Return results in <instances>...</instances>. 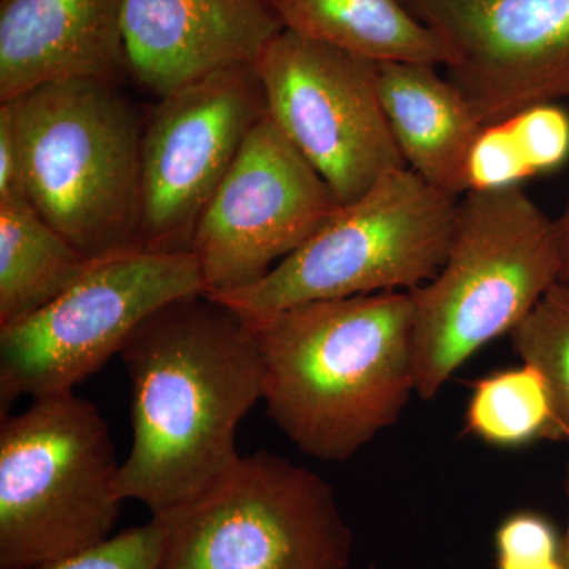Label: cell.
Returning a JSON list of instances; mask_svg holds the SVG:
<instances>
[{
	"label": "cell",
	"mask_w": 569,
	"mask_h": 569,
	"mask_svg": "<svg viewBox=\"0 0 569 569\" xmlns=\"http://www.w3.org/2000/svg\"><path fill=\"white\" fill-rule=\"evenodd\" d=\"M29 200L0 203V329L39 312L92 263Z\"/></svg>",
	"instance_id": "cell-17"
},
{
	"label": "cell",
	"mask_w": 569,
	"mask_h": 569,
	"mask_svg": "<svg viewBox=\"0 0 569 569\" xmlns=\"http://www.w3.org/2000/svg\"><path fill=\"white\" fill-rule=\"evenodd\" d=\"M561 257V279L569 282V193L560 216L556 219Z\"/></svg>",
	"instance_id": "cell-25"
},
{
	"label": "cell",
	"mask_w": 569,
	"mask_h": 569,
	"mask_svg": "<svg viewBox=\"0 0 569 569\" xmlns=\"http://www.w3.org/2000/svg\"><path fill=\"white\" fill-rule=\"evenodd\" d=\"M14 200L29 198L13 119L7 104L0 103V203Z\"/></svg>",
	"instance_id": "cell-24"
},
{
	"label": "cell",
	"mask_w": 569,
	"mask_h": 569,
	"mask_svg": "<svg viewBox=\"0 0 569 569\" xmlns=\"http://www.w3.org/2000/svg\"><path fill=\"white\" fill-rule=\"evenodd\" d=\"M466 432L497 448L552 440V400L545 378L529 365L481 378L468 400Z\"/></svg>",
	"instance_id": "cell-18"
},
{
	"label": "cell",
	"mask_w": 569,
	"mask_h": 569,
	"mask_svg": "<svg viewBox=\"0 0 569 569\" xmlns=\"http://www.w3.org/2000/svg\"><path fill=\"white\" fill-rule=\"evenodd\" d=\"M206 293L193 252L134 247L93 258L66 293L0 329V418L21 397L71 391L162 307Z\"/></svg>",
	"instance_id": "cell-8"
},
{
	"label": "cell",
	"mask_w": 569,
	"mask_h": 569,
	"mask_svg": "<svg viewBox=\"0 0 569 569\" xmlns=\"http://www.w3.org/2000/svg\"><path fill=\"white\" fill-rule=\"evenodd\" d=\"M531 174L559 170L569 159V112L559 103L537 104L507 119Z\"/></svg>",
	"instance_id": "cell-21"
},
{
	"label": "cell",
	"mask_w": 569,
	"mask_h": 569,
	"mask_svg": "<svg viewBox=\"0 0 569 569\" xmlns=\"http://www.w3.org/2000/svg\"><path fill=\"white\" fill-rule=\"evenodd\" d=\"M122 31L129 73L162 99L254 66L283 26L268 0H123Z\"/></svg>",
	"instance_id": "cell-13"
},
{
	"label": "cell",
	"mask_w": 569,
	"mask_h": 569,
	"mask_svg": "<svg viewBox=\"0 0 569 569\" xmlns=\"http://www.w3.org/2000/svg\"><path fill=\"white\" fill-rule=\"evenodd\" d=\"M283 29L377 63L447 66L443 41L403 0H268Z\"/></svg>",
	"instance_id": "cell-16"
},
{
	"label": "cell",
	"mask_w": 569,
	"mask_h": 569,
	"mask_svg": "<svg viewBox=\"0 0 569 569\" xmlns=\"http://www.w3.org/2000/svg\"><path fill=\"white\" fill-rule=\"evenodd\" d=\"M458 203L410 168H396L353 203L340 206L260 282L209 296L257 318L306 302L415 290L445 264Z\"/></svg>",
	"instance_id": "cell-6"
},
{
	"label": "cell",
	"mask_w": 569,
	"mask_h": 569,
	"mask_svg": "<svg viewBox=\"0 0 569 569\" xmlns=\"http://www.w3.org/2000/svg\"><path fill=\"white\" fill-rule=\"evenodd\" d=\"M559 280L556 219L519 186L460 197L445 264L410 291L417 395L433 399L471 356L511 335Z\"/></svg>",
	"instance_id": "cell-4"
},
{
	"label": "cell",
	"mask_w": 569,
	"mask_h": 569,
	"mask_svg": "<svg viewBox=\"0 0 569 569\" xmlns=\"http://www.w3.org/2000/svg\"><path fill=\"white\" fill-rule=\"evenodd\" d=\"M123 0H0V102L62 80L129 73Z\"/></svg>",
	"instance_id": "cell-14"
},
{
	"label": "cell",
	"mask_w": 569,
	"mask_h": 569,
	"mask_svg": "<svg viewBox=\"0 0 569 569\" xmlns=\"http://www.w3.org/2000/svg\"><path fill=\"white\" fill-rule=\"evenodd\" d=\"M381 104L406 164L419 178L460 198L467 160L485 129L463 93L427 63H378Z\"/></svg>",
	"instance_id": "cell-15"
},
{
	"label": "cell",
	"mask_w": 569,
	"mask_h": 569,
	"mask_svg": "<svg viewBox=\"0 0 569 569\" xmlns=\"http://www.w3.org/2000/svg\"><path fill=\"white\" fill-rule=\"evenodd\" d=\"M162 549L163 529L152 518L146 526L123 530L102 545L31 569H159Z\"/></svg>",
	"instance_id": "cell-22"
},
{
	"label": "cell",
	"mask_w": 569,
	"mask_h": 569,
	"mask_svg": "<svg viewBox=\"0 0 569 569\" xmlns=\"http://www.w3.org/2000/svg\"><path fill=\"white\" fill-rule=\"evenodd\" d=\"M119 355L132 385L133 437L116 488L156 516L241 458L236 436L264 397L263 356L244 318L206 293L153 312Z\"/></svg>",
	"instance_id": "cell-1"
},
{
	"label": "cell",
	"mask_w": 569,
	"mask_h": 569,
	"mask_svg": "<svg viewBox=\"0 0 569 569\" xmlns=\"http://www.w3.org/2000/svg\"><path fill=\"white\" fill-rule=\"evenodd\" d=\"M482 127L569 97V0H403Z\"/></svg>",
	"instance_id": "cell-12"
},
{
	"label": "cell",
	"mask_w": 569,
	"mask_h": 569,
	"mask_svg": "<svg viewBox=\"0 0 569 569\" xmlns=\"http://www.w3.org/2000/svg\"><path fill=\"white\" fill-rule=\"evenodd\" d=\"M268 112L254 66L220 70L160 99L141 148V246L192 252L194 230Z\"/></svg>",
	"instance_id": "cell-10"
},
{
	"label": "cell",
	"mask_w": 569,
	"mask_h": 569,
	"mask_svg": "<svg viewBox=\"0 0 569 569\" xmlns=\"http://www.w3.org/2000/svg\"><path fill=\"white\" fill-rule=\"evenodd\" d=\"M522 365L548 385L553 410L552 440H569V282L559 280L511 332Z\"/></svg>",
	"instance_id": "cell-19"
},
{
	"label": "cell",
	"mask_w": 569,
	"mask_h": 569,
	"mask_svg": "<svg viewBox=\"0 0 569 569\" xmlns=\"http://www.w3.org/2000/svg\"><path fill=\"white\" fill-rule=\"evenodd\" d=\"M152 518L163 529L159 569H350L353 533L335 488L272 452L241 456Z\"/></svg>",
	"instance_id": "cell-7"
},
{
	"label": "cell",
	"mask_w": 569,
	"mask_h": 569,
	"mask_svg": "<svg viewBox=\"0 0 569 569\" xmlns=\"http://www.w3.org/2000/svg\"><path fill=\"white\" fill-rule=\"evenodd\" d=\"M531 176L508 121L481 130L468 153V192L509 189Z\"/></svg>",
	"instance_id": "cell-23"
},
{
	"label": "cell",
	"mask_w": 569,
	"mask_h": 569,
	"mask_svg": "<svg viewBox=\"0 0 569 569\" xmlns=\"http://www.w3.org/2000/svg\"><path fill=\"white\" fill-rule=\"evenodd\" d=\"M496 569H565L556 523L530 509L507 516L496 531Z\"/></svg>",
	"instance_id": "cell-20"
},
{
	"label": "cell",
	"mask_w": 569,
	"mask_h": 569,
	"mask_svg": "<svg viewBox=\"0 0 569 569\" xmlns=\"http://www.w3.org/2000/svg\"><path fill=\"white\" fill-rule=\"evenodd\" d=\"M336 194L266 112L194 230L206 295L252 287L340 209Z\"/></svg>",
	"instance_id": "cell-11"
},
{
	"label": "cell",
	"mask_w": 569,
	"mask_h": 569,
	"mask_svg": "<svg viewBox=\"0 0 569 569\" xmlns=\"http://www.w3.org/2000/svg\"><path fill=\"white\" fill-rule=\"evenodd\" d=\"M110 427L73 392L0 418V569H31L102 545L121 515Z\"/></svg>",
	"instance_id": "cell-5"
},
{
	"label": "cell",
	"mask_w": 569,
	"mask_h": 569,
	"mask_svg": "<svg viewBox=\"0 0 569 569\" xmlns=\"http://www.w3.org/2000/svg\"><path fill=\"white\" fill-rule=\"evenodd\" d=\"M0 103L13 119L36 211L86 257L142 247L146 122L121 82H48Z\"/></svg>",
	"instance_id": "cell-3"
},
{
	"label": "cell",
	"mask_w": 569,
	"mask_h": 569,
	"mask_svg": "<svg viewBox=\"0 0 569 569\" xmlns=\"http://www.w3.org/2000/svg\"><path fill=\"white\" fill-rule=\"evenodd\" d=\"M244 320L263 356L269 418L310 458H353L417 395L410 291L306 302Z\"/></svg>",
	"instance_id": "cell-2"
},
{
	"label": "cell",
	"mask_w": 569,
	"mask_h": 569,
	"mask_svg": "<svg viewBox=\"0 0 569 569\" xmlns=\"http://www.w3.org/2000/svg\"><path fill=\"white\" fill-rule=\"evenodd\" d=\"M568 493H569V470H568ZM563 568L569 569V526L563 538Z\"/></svg>",
	"instance_id": "cell-26"
},
{
	"label": "cell",
	"mask_w": 569,
	"mask_h": 569,
	"mask_svg": "<svg viewBox=\"0 0 569 569\" xmlns=\"http://www.w3.org/2000/svg\"><path fill=\"white\" fill-rule=\"evenodd\" d=\"M367 569H377V567H376V565H373V563H372V565H370V567H369V568H367Z\"/></svg>",
	"instance_id": "cell-27"
},
{
	"label": "cell",
	"mask_w": 569,
	"mask_h": 569,
	"mask_svg": "<svg viewBox=\"0 0 569 569\" xmlns=\"http://www.w3.org/2000/svg\"><path fill=\"white\" fill-rule=\"evenodd\" d=\"M254 70L268 114L340 204L407 167L381 104L377 62L283 29Z\"/></svg>",
	"instance_id": "cell-9"
}]
</instances>
